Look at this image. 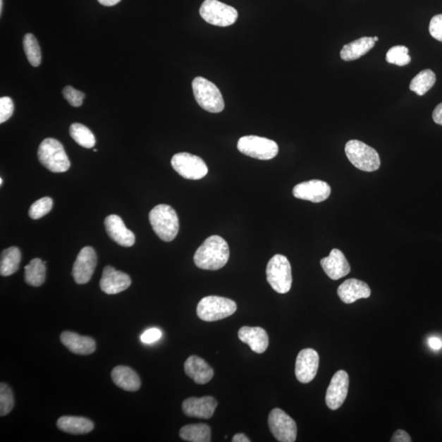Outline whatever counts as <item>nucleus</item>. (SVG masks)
Here are the masks:
<instances>
[{"label":"nucleus","instance_id":"e433bc0d","mask_svg":"<svg viewBox=\"0 0 442 442\" xmlns=\"http://www.w3.org/2000/svg\"><path fill=\"white\" fill-rule=\"evenodd\" d=\"M14 104L11 98L0 99V123L7 121L13 114Z\"/></svg>","mask_w":442,"mask_h":442},{"label":"nucleus","instance_id":"cd10ccee","mask_svg":"<svg viewBox=\"0 0 442 442\" xmlns=\"http://www.w3.org/2000/svg\"><path fill=\"white\" fill-rule=\"evenodd\" d=\"M22 260L21 251L16 247L5 249L1 253L0 274L2 276H10L18 271Z\"/></svg>","mask_w":442,"mask_h":442},{"label":"nucleus","instance_id":"0eeeda50","mask_svg":"<svg viewBox=\"0 0 442 442\" xmlns=\"http://www.w3.org/2000/svg\"><path fill=\"white\" fill-rule=\"evenodd\" d=\"M267 281L274 291L284 294L290 291L293 283L292 268L286 257L277 254L268 262Z\"/></svg>","mask_w":442,"mask_h":442},{"label":"nucleus","instance_id":"bb28decb","mask_svg":"<svg viewBox=\"0 0 442 442\" xmlns=\"http://www.w3.org/2000/svg\"><path fill=\"white\" fill-rule=\"evenodd\" d=\"M47 262L39 258H35L25 267L24 278L30 286L39 287L44 284L47 278Z\"/></svg>","mask_w":442,"mask_h":442},{"label":"nucleus","instance_id":"412c9836","mask_svg":"<svg viewBox=\"0 0 442 442\" xmlns=\"http://www.w3.org/2000/svg\"><path fill=\"white\" fill-rule=\"evenodd\" d=\"M62 343L70 352L76 355H88L96 350L94 339L87 336H80L78 333L65 331L61 334Z\"/></svg>","mask_w":442,"mask_h":442},{"label":"nucleus","instance_id":"20e7f679","mask_svg":"<svg viewBox=\"0 0 442 442\" xmlns=\"http://www.w3.org/2000/svg\"><path fill=\"white\" fill-rule=\"evenodd\" d=\"M236 311L237 304L233 300L217 296L202 298L197 307V317L207 322L230 317Z\"/></svg>","mask_w":442,"mask_h":442},{"label":"nucleus","instance_id":"9b49d317","mask_svg":"<svg viewBox=\"0 0 442 442\" xmlns=\"http://www.w3.org/2000/svg\"><path fill=\"white\" fill-rule=\"evenodd\" d=\"M271 434L281 442H294L297 435L296 422L281 409H274L268 419Z\"/></svg>","mask_w":442,"mask_h":442},{"label":"nucleus","instance_id":"c03bdc74","mask_svg":"<svg viewBox=\"0 0 442 442\" xmlns=\"http://www.w3.org/2000/svg\"><path fill=\"white\" fill-rule=\"evenodd\" d=\"M99 3L104 6H114V5L118 4L121 0H98Z\"/></svg>","mask_w":442,"mask_h":442},{"label":"nucleus","instance_id":"a19ab883","mask_svg":"<svg viewBox=\"0 0 442 442\" xmlns=\"http://www.w3.org/2000/svg\"><path fill=\"white\" fill-rule=\"evenodd\" d=\"M433 118L435 123L442 125V103L436 106L433 113Z\"/></svg>","mask_w":442,"mask_h":442},{"label":"nucleus","instance_id":"f704fd0d","mask_svg":"<svg viewBox=\"0 0 442 442\" xmlns=\"http://www.w3.org/2000/svg\"><path fill=\"white\" fill-rule=\"evenodd\" d=\"M14 407L13 391L6 383L0 384V415L4 416L11 412Z\"/></svg>","mask_w":442,"mask_h":442},{"label":"nucleus","instance_id":"423d86ee","mask_svg":"<svg viewBox=\"0 0 442 442\" xmlns=\"http://www.w3.org/2000/svg\"><path fill=\"white\" fill-rule=\"evenodd\" d=\"M345 152L350 164L360 171L372 172L379 169L381 161L377 151L362 141H348Z\"/></svg>","mask_w":442,"mask_h":442},{"label":"nucleus","instance_id":"a878e982","mask_svg":"<svg viewBox=\"0 0 442 442\" xmlns=\"http://www.w3.org/2000/svg\"><path fill=\"white\" fill-rule=\"evenodd\" d=\"M375 42L373 37H362L344 45L341 58L344 61H354L367 54L374 47Z\"/></svg>","mask_w":442,"mask_h":442},{"label":"nucleus","instance_id":"7c9ffc66","mask_svg":"<svg viewBox=\"0 0 442 442\" xmlns=\"http://www.w3.org/2000/svg\"><path fill=\"white\" fill-rule=\"evenodd\" d=\"M69 131L70 137L85 149H92L95 146V136L88 127L82 124L74 123L70 125Z\"/></svg>","mask_w":442,"mask_h":442},{"label":"nucleus","instance_id":"6e6552de","mask_svg":"<svg viewBox=\"0 0 442 442\" xmlns=\"http://www.w3.org/2000/svg\"><path fill=\"white\" fill-rule=\"evenodd\" d=\"M237 147L243 154L263 161L273 159L278 152V146L276 142L256 135L242 137Z\"/></svg>","mask_w":442,"mask_h":442},{"label":"nucleus","instance_id":"ddd939ff","mask_svg":"<svg viewBox=\"0 0 442 442\" xmlns=\"http://www.w3.org/2000/svg\"><path fill=\"white\" fill-rule=\"evenodd\" d=\"M319 364V354L312 348L304 349L299 352L295 374L300 383H309L316 378Z\"/></svg>","mask_w":442,"mask_h":442},{"label":"nucleus","instance_id":"393cba45","mask_svg":"<svg viewBox=\"0 0 442 442\" xmlns=\"http://www.w3.org/2000/svg\"><path fill=\"white\" fill-rule=\"evenodd\" d=\"M57 426L64 433L73 435L87 434L94 428L92 421L78 416H63L59 419Z\"/></svg>","mask_w":442,"mask_h":442},{"label":"nucleus","instance_id":"79ce46f5","mask_svg":"<svg viewBox=\"0 0 442 442\" xmlns=\"http://www.w3.org/2000/svg\"><path fill=\"white\" fill-rule=\"evenodd\" d=\"M431 348L440 350L442 348V342L438 338H431L429 341Z\"/></svg>","mask_w":442,"mask_h":442},{"label":"nucleus","instance_id":"72a5a7b5","mask_svg":"<svg viewBox=\"0 0 442 442\" xmlns=\"http://www.w3.org/2000/svg\"><path fill=\"white\" fill-rule=\"evenodd\" d=\"M54 202L52 198L44 197L35 202L29 209V216L32 220H39L47 215L52 210Z\"/></svg>","mask_w":442,"mask_h":442},{"label":"nucleus","instance_id":"ea45409f","mask_svg":"<svg viewBox=\"0 0 442 442\" xmlns=\"http://www.w3.org/2000/svg\"><path fill=\"white\" fill-rule=\"evenodd\" d=\"M410 436L405 431L399 429L395 431L391 441L393 442H410Z\"/></svg>","mask_w":442,"mask_h":442},{"label":"nucleus","instance_id":"1a4fd4ad","mask_svg":"<svg viewBox=\"0 0 442 442\" xmlns=\"http://www.w3.org/2000/svg\"><path fill=\"white\" fill-rule=\"evenodd\" d=\"M201 17L207 23L226 27L235 23L238 13L235 8L218 0H205L200 8Z\"/></svg>","mask_w":442,"mask_h":442},{"label":"nucleus","instance_id":"5701e85b","mask_svg":"<svg viewBox=\"0 0 442 442\" xmlns=\"http://www.w3.org/2000/svg\"><path fill=\"white\" fill-rule=\"evenodd\" d=\"M185 371L187 376H189L196 383L201 385L209 383L214 376V370L210 365L197 355H191L187 359L185 363Z\"/></svg>","mask_w":442,"mask_h":442},{"label":"nucleus","instance_id":"9d476101","mask_svg":"<svg viewBox=\"0 0 442 442\" xmlns=\"http://www.w3.org/2000/svg\"><path fill=\"white\" fill-rule=\"evenodd\" d=\"M171 166L178 174L187 180H201L208 173L205 161L201 157L188 152H180L173 156Z\"/></svg>","mask_w":442,"mask_h":442},{"label":"nucleus","instance_id":"7ed1b4c3","mask_svg":"<svg viewBox=\"0 0 442 442\" xmlns=\"http://www.w3.org/2000/svg\"><path fill=\"white\" fill-rule=\"evenodd\" d=\"M38 159L45 168L54 173L69 170L70 162L62 144L57 140L45 139L38 149Z\"/></svg>","mask_w":442,"mask_h":442},{"label":"nucleus","instance_id":"c756f323","mask_svg":"<svg viewBox=\"0 0 442 442\" xmlns=\"http://www.w3.org/2000/svg\"><path fill=\"white\" fill-rule=\"evenodd\" d=\"M436 82V75L433 70L425 69L422 70L415 78L411 80L410 89L419 96L424 95L429 90L433 88Z\"/></svg>","mask_w":442,"mask_h":442},{"label":"nucleus","instance_id":"f3484780","mask_svg":"<svg viewBox=\"0 0 442 442\" xmlns=\"http://www.w3.org/2000/svg\"><path fill=\"white\" fill-rule=\"evenodd\" d=\"M131 286V279L128 274L116 271L111 266L104 268L100 281V288L106 294H118L126 290Z\"/></svg>","mask_w":442,"mask_h":442},{"label":"nucleus","instance_id":"b1692460","mask_svg":"<svg viewBox=\"0 0 442 442\" xmlns=\"http://www.w3.org/2000/svg\"><path fill=\"white\" fill-rule=\"evenodd\" d=\"M111 377L118 388L127 392H136L141 387L140 376L134 369L124 365L115 367L111 371Z\"/></svg>","mask_w":442,"mask_h":442},{"label":"nucleus","instance_id":"473e14b6","mask_svg":"<svg viewBox=\"0 0 442 442\" xmlns=\"http://www.w3.org/2000/svg\"><path fill=\"white\" fill-rule=\"evenodd\" d=\"M386 60L391 64H395L403 67L410 63L411 58L409 55V49L405 47H395L388 50L386 55Z\"/></svg>","mask_w":442,"mask_h":442},{"label":"nucleus","instance_id":"4be33fe9","mask_svg":"<svg viewBox=\"0 0 442 442\" xmlns=\"http://www.w3.org/2000/svg\"><path fill=\"white\" fill-rule=\"evenodd\" d=\"M238 338L257 354L265 352L268 348V334L262 328L243 326L238 331Z\"/></svg>","mask_w":442,"mask_h":442},{"label":"nucleus","instance_id":"6ab92c4d","mask_svg":"<svg viewBox=\"0 0 442 442\" xmlns=\"http://www.w3.org/2000/svg\"><path fill=\"white\" fill-rule=\"evenodd\" d=\"M324 271L333 281L347 276L350 271V266L342 251L333 249L328 257L320 261Z\"/></svg>","mask_w":442,"mask_h":442},{"label":"nucleus","instance_id":"dca6fc26","mask_svg":"<svg viewBox=\"0 0 442 442\" xmlns=\"http://www.w3.org/2000/svg\"><path fill=\"white\" fill-rule=\"evenodd\" d=\"M216 407L217 401L212 396L188 398L182 404V410L185 415L204 419H211Z\"/></svg>","mask_w":442,"mask_h":442},{"label":"nucleus","instance_id":"37998d69","mask_svg":"<svg viewBox=\"0 0 442 442\" xmlns=\"http://www.w3.org/2000/svg\"><path fill=\"white\" fill-rule=\"evenodd\" d=\"M233 442H250L251 441L247 438L245 434H238L235 436H233Z\"/></svg>","mask_w":442,"mask_h":442},{"label":"nucleus","instance_id":"f8f14e48","mask_svg":"<svg viewBox=\"0 0 442 442\" xmlns=\"http://www.w3.org/2000/svg\"><path fill=\"white\" fill-rule=\"evenodd\" d=\"M97 266V255L93 247H85L81 249L73 268L74 281L78 284L90 282Z\"/></svg>","mask_w":442,"mask_h":442},{"label":"nucleus","instance_id":"c9c22d12","mask_svg":"<svg viewBox=\"0 0 442 442\" xmlns=\"http://www.w3.org/2000/svg\"><path fill=\"white\" fill-rule=\"evenodd\" d=\"M63 97L67 100L70 106L78 108L83 104L85 97L84 93L74 89L72 86H66L63 90Z\"/></svg>","mask_w":442,"mask_h":442},{"label":"nucleus","instance_id":"a18cd8bd","mask_svg":"<svg viewBox=\"0 0 442 442\" xmlns=\"http://www.w3.org/2000/svg\"><path fill=\"white\" fill-rule=\"evenodd\" d=\"M3 5H4L3 0H0V15H2Z\"/></svg>","mask_w":442,"mask_h":442},{"label":"nucleus","instance_id":"09e8293b","mask_svg":"<svg viewBox=\"0 0 442 442\" xmlns=\"http://www.w3.org/2000/svg\"><path fill=\"white\" fill-rule=\"evenodd\" d=\"M94 152H98V149H94Z\"/></svg>","mask_w":442,"mask_h":442},{"label":"nucleus","instance_id":"49530a36","mask_svg":"<svg viewBox=\"0 0 442 442\" xmlns=\"http://www.w3.org/2000/svg\"><path fill=\"white\" fill-rule=\"evenodd\" d=\"M374 40L375 42H378L379 38L375 37H374Z\"/></svg>","mask_w":442,"mask_h":442},{"label":"nucleus","instance_id":"4468645a","mask_svg":"<svg viewBox=\"0 0 442 442\" xmlns=\"http://www.w3.org/2000/svg\"><path fill=\"white\" fill-rule=\"evenodd\" d=\"M349 388V376L344 370H338L330 382L325 401L330 410H336L341 407L347 398Z\"/></svg>","mask_w":442,"mask_h":442},{"label":"nucleus","instance_id":"39448f33","mask_svg":"<svg viewBox=\"0 0 442 442\" xmlns=\"http://www.w3.org/2000/svg\"><path fill=\"white\" fill-rule=\"evenodd\" d=\"M192 85L195 99L202 109L211 113H219L225 109V101L215 84L198 76Z\"/></svg>","mask_w":442,"mask_h":442},{"label":"nucleus","instance_id":"4c0bfd02","mask_svg":"<svg viewBox=\"0 0 442 442\" xmlns=\"http://www.w3.org/2000/svg\"><path fill=\"white\" fill-rule=\"evenodd\" d=\"M429 32L434 39L442 42V14L436 15L429 24Z\"/></svg>","mask_w":442,"mask_h":442},{"label":"nucleus","instance_id":"aec40b11","mask_svg":"<svg viewBox=\"0 0 442 442\" xmlns=\"http://www.w3.org/2000/svg\"><path fill=\"white\" fill-rule=\"evenodd\" d=\"M338 294L344 303L352 304L357 300L369 298L371 290L367 283L357 278H350L339 286Z\"/></svg>","mask_w":442,"mask_h":442},{"label":"nucleus","instance_id":"2f4dec72","mask_svg":"<svg viewBox=\"0 0 442 442\" xmlns=\"http://www.w3.org/2000/svg\"><path fill=\"white\" fill-rule=\"evenodd\" d=\"M23 48L30 65L35 68L39 67L40 63H42V51H40L39 43L34 35L27 34L25 35Z\"/></svg>","mask_w":442,"mask_h":442},{"label":"nucleus","instance_id":"de8ad7c7","mask_svg":"<svg viewBox=\"0 0 442 442\" xmlns=\"http://www.w3.org/2000/svg\"><path fill=\"white\" fill-rule=\"evenodd\" d=\"M0 185H1V186L3 185V179L1 178V179H0Z\"/></svg>","mask_w":442,"mask_h":442},{"label":"nucleus","instance_id":"2eb2a0df","mask_svg":"<svg viewBox=\"0 0 442 442\" xmlns=\"http://www.w3.org/2000/svg\"><path fill=\"white\" fill-rule=\"evenodd\" d=\"M293 194L298 199L318 203L329 198L331 194V188L326 182L313 180L302 182L295 186Z\"/></svg>","mask_w":442,"mask_h":442},{"label":"nucleus","instance_id":"f257e3e1","mask_svg":"<svg viewBox=\"0 0 442 442\" xmlns=\"http://www.w3.org/2000/svg\"><path fill=\"white\" fill-rule=\"evenodd\" d=\"M230 258V248L223 238H207L197 248L194 257L197 267L206 271H218L225 266Z\"/></svg>","mask_w":442,"mask_h":442},{"label":"nucleus","instance_id":"f03ea898","mask_svg":"<svg viewBox=\"0 0 442 442\" xmlns=\"http://www.w3.org/2000/svg\"><path fill=\"white\" fill-rule=\"evenodd\" d=\"M152 230L162 241L171 242L179 232L180 223L176 211L169 205L156 206L149 213Z\"/></svg>","mask_w":442,"mask_h":442},{"label":"nucleus","instance_id":"58836bf2","mask_svg":"<svg viewBox=\"0 0 442 442\" xmlns=\"http://www.w3.org/2000/svg\"><path fill=\"white\" fill-rule=\"evenodd\" d=\"M161 336L162 333L160 329L152 328L147 329V331L142 334L140 339L144 343H152L159 341Z\"/></svg>","mask_w":442,"mask_h":442},{"label":"nucleus","instance_id":"c85d7f7f","mask_svg":"<svg viewBox=\"0 0 442 442\" xmlns=\"http://www.w3.org/2000/svg\"><path fill=\"white\" fill-rule=\"evenodd\" d=\"M181 439L190 442H210L211 431L205 424H190L183 426L180 431Z\"/></svg>","mask_w":442,"mask_h":442},{"label":"nucleus","instance_id":"a211bd4d","mask_svg":"<svg viewBox=\"0 0 442 442\" xmlns=\"http://www.w3.org/2000/svg\"><path fill=\"white\" fill-rule=\"evenodd\" d=\"M104 226L111 240L118 245L125 247L135 245V233L126 228L123 219L118 215H110L106 217Z\"/></svg>","mask_w":442,"mask_h":442}]
</instances>
